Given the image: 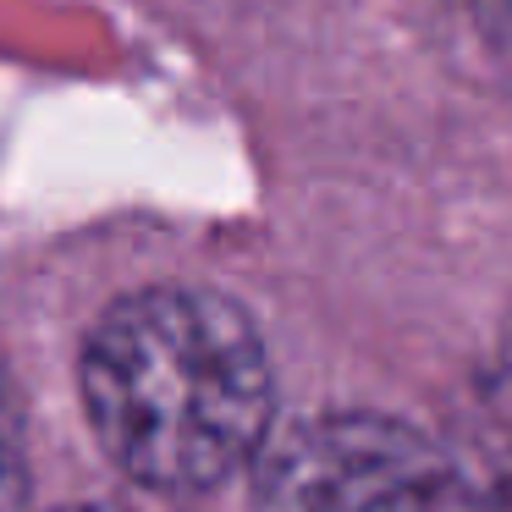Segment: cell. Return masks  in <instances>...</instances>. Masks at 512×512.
Masks as SVG:
<instances>
[{
    "mask_svg": "<svg viewBox=\"0 0 512 512\" xmlns=\"http://www.w3.org/2000/svg\"><path fill=\"white\" fill-rule=\"evenodd\" d=\"M56 512H122V507H111V501H78V507H56Z\"/></svg>",
    "mask_w": 512,
    "mask_h": 512,
    "instance_id": "6",
    "label": "cell"
},
{
    "mask_svg": "<svg viewBox=\"0 0 512 512\" xmlns=\"http://www.w3.org/2000/svg\"><path fill=\"white\" fill-rule=\"evenodd\" d=\"M94 441L160 496L215 490L276 430V375L254 320L204 287H144L83 342Z\"/></svg>",
    "mask_w": 512,
    "mask_h": 512,
    "instance_id": "1",
    "label": "cell"
},
{
    "mask_svg": "<svg viewBox=\"0 0 512 512\" xmlns=\"http://www.w3.org/2000/svg\"><path fill=\"white\" fill-rule=\"evenodd\" d=\"M254 512H485L463 468L386 413H309L254 452Z\"/></svg>",
    "mask_w": 512,
    "mask_h": 512,
    "instance_id": "2",
    "label": "cell"
},
{
    "mask_svg": "<svg viewBox=\"0 0 512 512\" xmlns=\"http://www.w3.org/2000/svg\"><path fill=\"white\" fill-rule=\"evenodd\" d=\"M0 512H28V413L6 358H0Z\"/></svg>",
    "mask_w": 512,
    "mask_h": 512,
    "instance_id": "3",
    "label": "cell"
},
{
    "mask_svg": "<svg viewBox=\"0 0 512 512\" xmlns=\"http://www.w3.org/2000/svg\"><path fill=\"white\" fill-rule=\"evenodd\" d=\"M485 512H512V479H501V485L485 496Z\"/></svg>",
    "mask_w": 512,
    "mask_h": 512,
    "instance_id": "4",
    "label": "cell"
},
{
    "mask_svg": "<svg viewBox=\"0 0 512 512\" xmlns=\"http://www.w3.org/2000/svg\"><path fill=\"white\" fill-rule=\"evenodd\" d=\"M501 364H507V375H512V314H507V325H501Z\"/></svg>",
    "mask_w": 512,
    "mask_h": 512,
    "instance_id": "5",
    "label": "cell"
}]
</instances>
